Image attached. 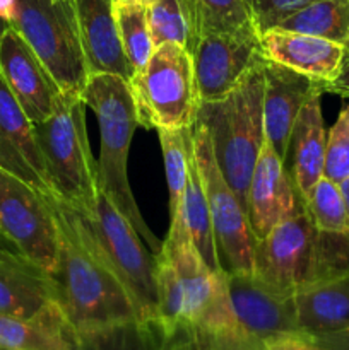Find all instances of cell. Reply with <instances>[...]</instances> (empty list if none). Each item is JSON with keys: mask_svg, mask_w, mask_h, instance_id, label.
I'll return each instance as SVG.
<instances>
[{"mask_svg": "<svg viewBox=\"0 0 349 350\" xmlns=\"http://www.w3.org/2000/svg\"><path fill=\"white\" fill-rule=\"evenodd\" d=\"M50 204L60 241L53 277L74 340L137 321L132 301L88 217L58 197H51Z\"/></svg>", "mask_w": 349, "mask_h": 350, "instance_id": "obj_1", "label": "cell"}, {"mask_svg": "<svg viewBox=\"0 0 349 350\" xmlns=\"http://www.w3.org/2000/svg\"><path fill=\"white\" fill-rule=\"evenodd\" d=\"M86 106L94 111L99 126V157L96 161L99 193L122 212L153 255H159L163 241L149 229L129 183V152L137 115L129 82L120 75L91 74L82 92Z\"/></svg>", "mask_w": 349, "mask_h": 350, "instance_id": "obj_2", "label": "cell"}, {"mask_svg": "<svg viewBox=\"0 0 349 350\" xmlns=\"http://www.w3.org/2000/svg\"><path fill=\"white\" fill-rule=\"evenodd\" d=\"M195 122L211 139L216 163L245 207L246 190L260 156L263 132V64L222 98L201 101Z\"/></svg>", "mask_w": 349, "mask_h": 350, "instance_id": "obj_3", "label": "cell"}, {"mask_svg": "<svg viewBox=\"0 0 349 350\" xmlns=\"http://www.w3.org/2000/svg\"><path fill=\"white\" fill-rule=\"evenodd\" d=\"M33 126L55 197L89 217L94 212L99 188L86 129L84 99L62 94L55 111Z\"/></svg>", "mask_w": 349, "mask_h": 350, "instance_id": "obj_4", "label": "cell"}, {"mask_svg": "<svg viewBox=\"0 0 349 350\" xmlns=\"http://www.w3.org/2000/svg\"><path fill=\"white\" fill-rule=\"evenodd\" d=\"M10 27L40 58L64 94L82 98L91 70L79 33L74 0H17Z\"/></svg>", "mask_w": 349, "mask_h": 350, "instance_id": "obj_5", "label": "cell"}, {"mask_svg": "<svg viewBox=\"0 0 349 350\" xmlns=\"http://www.w3.org/2000/svg\"><path fill=\"white\" fill-rule=\"evenodd\" d=\"M137 123L144 129H183L197 116L198 94L192 55L164 43L129 81Z\"/></svg>", "mask_w": 349, "mask_h": 350, "instance_id": "obj_6", "label": "cell"}, {"mask_svg": "<svg viewBox=\"0 0 349 350\" xmlns=\"http://www.w3.org/2000/svg\"><path fill=\"white\" fill-rule=\"evenodd\" d=\"M88 221L132 301L137 323L156 328V256L147 252L139 232L103 193Z\"/></svg>", "mask_w": 349, "mask_h": 350, "instance_id": "obj_7", "label": "cell"}, {"mask_svg": "<svg viewBox=\"0 0 349 350\" xmlns=\"http://www.w3.org/2000/svg\"><path fill=\"white\" fill-rule=\"evenodd\" d=\"M194 154L207 195L219 262L224 272H253L255 236L246 211L216 163L211 139L201 123L194 122Z\"/></svg>", "mask_w": 349, "mask_h": 350, "instance_id": "obj_8", "label": "cell"}, {"mask_svg": "<svg viewBox=\"0 0 349 350\" xmlns=\"http://www.w3.org/2000/svg\"><path fill=\"white\" fill-rule=\"evenodd\" d=\"M183 287V327L188 330H231L240 328L233 313L228 273L212 270L195 250L187 231L168 234L163 241Z\"/></svg>", "mask_w": 349, "mask_h": 350, "instance_id": "obj_9", "label": "cell"}, {"mask_svg": "<svg viewBox=\"0 0 349 350\" xmlns=\"http://www.w3.org/2000/svg\"><path fill=\"white\" fill-rule=\"evenodd\" d=\"M0 234L53 275L60 241L50 198L3 170H0Z\"/></svg>", "mask_w": 349, "mask_h": 350, "instance_id": "obj_10", "label": "cell"}, {"mask_svg": "<svg viewBox=\"0 0 349 350\" xmlns=\"http://www.w3.org/2000/svg\"><path fill=\"white\" fill-rule=\"evenodd\" d=\"M266 60L255 27L202 36L192 51L198 101L226 96Z\"/></svg>", "mask_w": 349, "mask_h": 350, "instance_id": "obj_11", "label": "cell"}, {"mask_svg": "<svg viewBox=\"0 0 349 350\" xmlns=\"http://www.w3.org/2000/svg\"><path fill=\"white\" fill-rule=\"evenodd\" d=\"M238 327L262 344L303 337L298 327L294 291L279 289L255 273L226 272Z\"/></svg>", "mask_w": 349, "mask_h": 350, "instance_id": "obj_12", "label": "cell"}, {"mask_svg": "<svg viewBox=\"0 0 349 350\" xmlns=\"http://www.w3.org/2000/svg\"><path fill=\"white\" fill-rule=\"evenodd\" d=\"M317 231L307 208L287 217L255 241L253 273L279 289H300L307 284Z\"/></svg>", "mask_w": 349, "mask_h": 350, "instance_id": "obj_13", "label": "cell"}, {"mask_svg": "<svg viewBox=\"0 0 349 350\" xmlns=\"http://www.w3.org/2000/svg\"><path fill=\"white\" fill-rule=\"evenodd\" d=\"M0 79L29 122H44L57 108L60 88L14 27L0 40Z\"/></svg>", "mask_w": 349, "mask_h": 350, "instance_id": "obj_14", "label": "cell"}, {"mask_svg": "<svg viewBox=\"0 0 349 350\" xmlns=\"http://www.w3.org/2000/svg\"><path fill=\"white\" fill-rule=\"evenodd\" d=\"M303 208L305 204L284 166V161L266 140L253 167L245 198L246 217L255 241L266 238L277 224Z\"/></svg>", "mask_w": 349, "mask_h": 350, "instance_id": "obj_15", "label": "cell"}, {"mask_svg": "<svg viewBox=\"0 0 349 350\" xmlns=\"http://www.w3.org/2000/svg\"><path fill=\"white\" fill-rule=\"evenodd\" d=\"M324 85L277 62H263V132L281 159H286L291 130L301 108Z\"/></svg>", "mask_w": 349, "mask_h": 350, "instance_id": "obj_16", "label": "cell"}, {"mask_svg": "<svg viewBox=\"0 0 349 350\" xmlns=\"http://www.w3.org/2000/svg\"><path fill=\"white\" fill-rule=\"evenodd\" d=\"M0 170L19 178L43 193L55 197L34 126L0 79Z\"/></svg>", "mask_w": 349, "mask_h": 350, "instance_id": "obj_17", "label": "cell"}, {"mask_svg": "<svg viewBox=\"0 0 349 350\" xmlns=\"http://www.w3.org/2000/svg\"><path fill=\"white\" fill-rule=\"evenodd\" d=\"M260 44L267 60L307 75L324 85L325 92L341 75L348 53L346 44L276 27L260 33Z\"/></svg>", "mask_w": 349, "mask_h": 350, "instance_id": "obj_18", "label": "cell"}, {"mask_svg": "<svg viewBox=\"0 0 349 350\" xmlns=\"http://www.w3.org/2000/svg\"><path fill=\"white\" fill-rule=\"evenodd\" d=\"M60 304L57 280L17 250H0V314L34 320Z\"/></svg>", "mask_w": 349, "mask_h": 350, "instance_id": "obj_19", "label": "cell"}, {"mask_svg": "<svg viewBox=\"0 0 349 350\" xmlns=\"http://www.w3.org/2000/svg\"><path fill=\"white\" fill-rule=\"evenodd\" d=\"M74 9L91 74L120 75L129 82L133 70L120 41L113 0H74Z\"/></svg>", "mask_w": 349, "mask_h": 350, "instance_id": "obj_20", "label": "cell"}, {"mask_svg": "<svg viewBox=\"0 0 349 350\" xmlns=\"http://www.w3.org/2000/svg\"><path fill=\"white\" fill-rule=\"evenodd\" d=\"M325 146L327 133L322 116V94H317L301 108L291 130L284 159V166L303 204L315 183L324 176Z\"/></svg>", "mask_w": 349, "mask_h": 350, "instance_id": "obj_21", "label": "cell"}, {"mask_svg": "<svg viewBox=\"0 0 349 350\" xmlns=\"http://www.w3.org/2000/svg\"><path fill=\"white\" fill-rule=\"evenodd\" d=\"M294 301L305 338L349 330V277L300 287Z\"/></svg>", "mask_w": 349, "mask_h": 350, "instance_id": "obj_22", "label": "cell"}, {"mask_svg": "<svg viewBox=\"0 0 349 350\" xmlns=\"http://www.w3.org/2000/svg\"><path fill=\"white\" fill-rule=\"evenodd\" d=\"M183 224L194 243L195 250L202 256L205 263L212 270H222L221 262H219L218 246H216L214 229H212L211 211H209L207 195H205L204 183H202L201 173H198L195 154L190 159L188 166L187 187H185L183 200L178 211L177 217L170 221V226Z\"/></svg>", "mask_w": 349, "mask_h": 350, "instance_id": "obj_23", "label": "cell"}, {"mask_svg": "<svg viewBox=\"0 0 349 350\" xmlns=\"http://www.w3.org/2000/svg\"><path fill=\"white\" fill-rule=\"evenodd\" d=\"M178 3L190 33L192 51L202 36L255 27L243 0H178Z\"/></svg>", "mask_w": 349, "mask_h": 350, "instance_id": "obj_24", "label": "cell"}, {"mask_svg": "<svg viewBox=\"0 0 349 350\" xmlns=\"http://www.w3.org/2000/svg\"><path fill=\"white\" fill-rule=\"evenodd\" d=\"M276 29L349 44V0H313L277 23Z\"/></svg>", "mask_w": 349, "mask_h": 350, "instance_id": "obj_25", "label": "cell"}, {"mask_svg": "<svg viewBox=\"0 0 349 350\" xmlns=\"http://www.w3.org/2000/svg\"><path fill=\"white\" fill-rule=\"evenodd\" d=\"M161 150H163L164 171H166L168 195H170V221L177 217L187 187L188 166L194 156V133L192 126L183 129H159Z\"/></svg>", "mask_w": 349, "mask_h": 350, "instance_id": "obj_26", "label": "cell"}, {"mask_svg": "<svg viewBox=\"0 0 349 350\" xmlns=\"http://www.w3.org/2000/svg\"><path fill=\"white\" fill-rule=\"evenodd\" d=\"M115 19L127 60L132 70L137 72L156 50L149 27V0H123L115 3Z\"/></svg>", "mask_w": 349, "mask_h": 350, "instance_id": "obj_27", "label": "cell"}, {"mask_svg": "<svg viewBox=\"0 0 349 350\" xmlns=\"http://www.w3.org/2000/svg\"><path fill=\"white\" fill-rule=\"evenodd\" d=\"M156 256L157 325L161 340H166L183 327V287L173 263L163 253Z\"/></svg>", "mask_w": 349, "mask_h": 350, "instance_id": "obj_28", "label": "cell"}, {"mask_svg": "<svg viewBox=\"0 0 349 350\" xmlns=\"http://www.w3.org/2000/svg\"><path fill=\"white\" fill-rule=\"evenodd\" d=\"M344 277H349V231H317L305 286Z\"/></svg>", "mask_w": 349, "mask_h": 350, "instance_id": "obj_29", "label": "cell"}, {"mask_svg": "<svg viewBox=\"0 0 349 350\" xmlns=\"http://www.w3.org/2000/svg\"><path fill=\"white\" fill-rule=\"evenodd\" d=\"M161 342L156 328L130 321L75 338V350H159Z\"/></svg>", "mask_w": 349, "mask_h": 350, "instance_id": "obj_30", "label": "cell"}, {"mask_svg": "<svg viewBox=\"0 0 349 350\" xmlns=\"http://www.w3.org/2000/svg\"><path fill=\"white\" fill-rule=\"evenodd\" d=\"M305 208L318 231H349L348 205L335 181L322 176L305 200Z\"/></svg>", "mask_w": 349, "mask_h": 350, "instance_id": "obj_31", "label": "cell"}, {"mask_svg": "<svg viewBox=\"0 0 349 350\" xmlns=\"http://www.w3.org/2000/svg\"><path fill=\"white\" fill-rule=\"evenodd\" d=\"M149 27L154 48L174 43L192 51L190 33L178 0H149Z\"/></svg>", "mask_w": 349, "mask_h": 350, "instance_id": "obj_32", "label": "cell"}, {"mask_svg": "<svg viewBox=\"0 0 349 350\" xmlns=\"http://www.w3.org/2000/svg\"><path fill=\"white\" fill-rule=\"evenodd\" d=\"M324 176L335 183L349 178V105L327 133Z\"/></svg>", "mask_w": 349, "mask_h": 350, "instance_id": "obj_33", "label": "cell"}, {"mask_svg": "<svg viewBox=\"0 0 349 350\" xmlns=\"http://www.w3.org/2000/svg\"><path fill=\"white\" fill-rule=\"evenodd\" d=\"M197 350H266V344L250 337L242 328L231 330H192Z\"/></svg>", "mask_w": 349, "mask_h": 350, "instance_id": "obj_34", "label": "cell"}, {"mask_svg": "<svg viewBox=\"0 0 349 350\" xmlns=\"http://www.w3.org/2000/svg\"><path fill=\"white\" fill-rule=\"evenodd\" d=\"M243 2L252 16L257 31L263 33L272 29L284 17L291 16L313 0H243Z\"/></svg>", "mask_w": 349, "mask_h": 350, "instance_id": "obj_35", "label": "cell"}, {"mask_svg": "<svg viewBox=\"0 0 349 350\" xmlns=\"http://www.w3.org/2000/svg\"><path fill=\"white\" fill-rule=\"evenodd\" d=\"M308 340L325 350H349V330L335 332V334L322 335V337H313Z\"/></svg>", "mask_w": 349, "mask_h": 350, "instance_id": "obj_36", "label": "cell"}, {"mask_svg": "<svg viewBox=\"0 0 349 350\" xmlns=\"http://www.w3.org/2000/svg\"><path fill=\"white\" fill-rule=\"evenodd\" d=\"M266 350H325L305 337H289L266 344Z\"/></svg>", "mask_w": 349, "mask_h": 350, "instance_id": "obj_37", "label": "cell"}, {"mask_svg": "<svg viewBox=\"0 0 349 350\" xmlns=\"http://www.w3.org/2000/svg\"><path fill=\"white\" fill-rule=\"evenodd\" d=\"M17 0H0V17L7 23H12L14 16H16Z\"/></svg>", "mask_w": 349, "mask_h": 350, "instance_id": "obj_38", "label": "cell"}, {"mask_svg": "<svg viewBox=\"0 0 349 350\" xmlns=\"http://www.w3.org/2000/svg\"><path fill=\"white\" fill-rule=\"evenodd\" d=\"M339 188H341L342 197H344L346 205H348V211H349V178H346V180L339 181Z\"/></svg>", "mask_w": 349, "mask_h": 350, "instance_id": "obj_39", "label": "cell"}, {"mask_svg": "<svg viewBox=\"0 0 349 350\" xmlns=\"http://www.w3.org/2000/svg\"><path fill=\"white\" fill-rule=\"evenodd\" d=\"M334 94H341L344 96V98H349V84H344V85H339V88H335Z\"/></svg>", "mask_w": 349, "mask_h": 350, "instance_id": "obj_40", "label": "cell"}, {"mask_svg": "<svg viewBox=\"0 0 349 350\" xmlns=\"http://www.w3.org/2000/svg\"><path fill=\"white\" fill-rule=\"evenodd\" d=\"M0 250H17V248L9 241V239L3 238V236L0 234Z\"/></svg>", "mask_w": 349, "mask_h": 350, "instance_id": "obj_41", "label": "cell"}, {"mask_svg": "<svg viewBox=\"0 0 349 350\" xmlns=\"http://www.w3.org/2000/svg\"><path fill=\"white\" fill-rule=\"evenodd\" d=\"M10 24L7 23V21H3L2 17H0V40H2V36H3V33H5V29L7 27H9Z\"/></svg>", "mask_w": 349, "mask_h": 350, "instance_id": "obj_42", "label": "cell"}, {"mask_svg": "<svg viewBox=\"0 0 349 350\" xmlns=\"http://www.w3.org/2000/svg\"><path fill=\"white\" fill-rule=\"evenodd\" d=\"M118 2H123V0H113V3H118Z\"/></svg>", "mask_w": 349, "mask_h": 350, "instance_id": "obj_43", "label": "cell"}, {"mask_svg": "<svg viewBox=\"0 0 349 350\" xmlns=\"http://www.w3.org/2000/svg\"><path fill=\"white\" fill-rule=\"evenodd\" d=\"M348 48H349V44H348Z\"/></svg>", "mask_w": 349, "mask_h": 350, "instance_id": "obj_44", "label": "cell"}]
</instances>
